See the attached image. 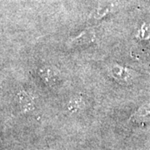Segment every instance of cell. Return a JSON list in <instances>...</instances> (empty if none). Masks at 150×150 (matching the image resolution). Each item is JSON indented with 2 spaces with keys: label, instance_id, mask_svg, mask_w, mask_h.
Returning a JSON list of instances; mask_svg holds the SVG:
<instances>
[{
  "label": "cell",
  "instance_id": "1",
  "mask_svg": "<svg viewBox=\"0 0 150 150\" xmlns=\"http://www.w3.org/2000/svg\"><path fill=\"white\" fill-rule=\"evenodd\" d=\"M112 75L118 80L122 79L123 81H126L131 77L129 71L125 70L123 68H120L118 66H115L114 68H112Z\"/></svg>",
  "mask_w": 150,
  "mask_h": 150
},
{
  "label": "cell",
  "instance_id": "2",
  "mask_svg": "<svg viewBox=\"0 0 150 150\" xmlns=\"http://www.w3.org/2000/svg\"><path fill=\"white\" fill-rule=\"evenodd\" d=\"M18 99L19 105H21L23 109L26 108H30L33 105V102L29 96L26 94L25 92H21L18 94Z\"/></svg>",
  "mask_w": 150,
  "mask_h": 150
}]
</instances>
